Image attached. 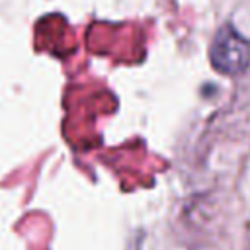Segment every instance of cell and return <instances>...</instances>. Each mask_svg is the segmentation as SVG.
<instances>
[{
	"label": "cell",
	"mask_w": 250,
	"mask_h": 250,
	"mask_svg": "<svg viewBox=\"0 0 250 250\" xmlns=\"http://www.w3.org/2000/svg\"><path fill=\"white\" fill-rule=\"evenodd\" d=\"M209 59L213 68L221 74H240L250 64V41L244 39L230 23H225L211 41Z\"/></svg>",
	"instance_id": "obj_1"
}]
</instances>
